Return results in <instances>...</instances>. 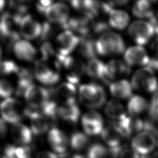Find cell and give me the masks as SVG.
I'll return each mask as SVG.
<instances>
[{
	"instance_id": "cell-32",
	"label": "cell",
	"mask_w": 158,
	"mask_h": 158,
	"mask_svg": "<svg viewBox=\"0 0 158 158\" xmlns=\"http://www.w3.org/2000/svg\"><path fill=\"white\" fill-rule=\"evenodd\" d=\"M86 158H112L110 149L100 143H95L88 147Z\"/></svg>"
},
{
	"instance_id": "cell-31",
	"label": "cell",
	"mask_w": 158,
	"mask_h": 158,
	"mask_svg": "<svg viewBox=\"0 0 158 158\" xmlns=\"http://www.w3.org/2000/svg\"><path fill=\"white\" fill-rule=\"evenodd\" d=\"M89 142L87 135L80 131H76L70 136V146L73 151L81 152L88 148Z\"/></svg>"
},
{
	"instance_id": "cell-8",
	"label": "cell",
	"mask_w": 158,
	"mask_h": 158,
	"mask_svg": "<svg viewBox=\"0 0 158 158\" xmlns=\"http://www.w3.org/2000/svg\"><path fill=\"white\" fill-rule=\"evenodd\" d=\"M64 69L67 81L75 85L86 72V65L80 59L68 56L62 62L61 69Z\"/></svg>"
},
{
	"instance_id": "cell-38",
	"label": "cell",
	"mask_w": 158,
	"mask_h": 158,
	"mask_svg": "<svg viewBox=\"0 0 158 158\" xmlns=\"http://www.w3.org/2000/svg\"><path fill=\"white\" fill-rule=\"evenodd\" d=\"M34 158H59V156L53 151H41L38 152Z\"/></svg>"
},
{
	"instance_id": "cell-16",
	"label": "cell",
	"mask_w": 158,
	"mask_h": 158,
	"mask_svg": "<svg viewBox=\"0 0 158 158\" xmlns=\"http://www.w3.org/2000/svg\"><path fill=\"white\" fill-rule=\"evenodd\" d=\"M101 137L104 142L110 149L122 146V143L126 137L116 122H112L104 127Z\"/></svg>"
},
{
	"instance_id": "cell-34",
	"label": "cell",
	"mask_w": 158,
	"mask_h": 158,
	"mask_svg": "<svg viewBox=\"0 0 158 158\" xmlns=\"http://www.w3.org/2000/svg\"><path fill=\"white\" fill-rule=\"evenodd\" d=\"M19 67L12 60H6L0 62V76L17 74Z\"/></svg>"
},
{
	"instance_id": "cell-36",
	"label": "cell",
	"mask_w": 158,
	"mask_h": 158,
	"mask_svg": "<svg viewBox=\"0 0 158 158\" xmlns=\"http://www.w3.org/2000/svg\"><path fill=\"white\" fill-rule=\"evenodd\" d=\"M55 33V28L49 22H44L42 25V31L40 35V40L41 41L47 42L51 39Z\"/></svg>"
},
{
	"instance_id": "cell-24",
	"label": "cell",
	"mask_w": 158,
	"mask_h": 158,
	"mask_svg": "<svg viewBox=\"0 0 158 158\" xmlns=\"http://www.w3.org/2000/svg\"><path fill=\"white\" fill-rule=\"evenodd\" d=\"M108 15L109 26L115 30H122L129 24L130 16L123 10L114 9Z\"/></svg>"
},
{
	"instance_id": "cell-22",
	"label": "cell",
	"mask_w": 158,
	"mask_h": 158,
	"mask_svg": "<svg viewBox=\"0 0 158 158\" xmlns=\"http://www.w3.org/2000/svg\"><path fill=\"white\" fill-rule=\"evenodd\" d=\"M105 113L114 122H120L128 114L122 103L116 99H111L106 104Z\"/></svg>"
},
{
	"instance_id": "cell-11",
	"label": "cell",
	"mask_w": 158,
	"mask_h": 158,
	"mask_svg": "<svg viewBox=\"0 0 158 158\" xmlns=\"http://www.w3.org/2000/svg\"><path fill=\"white\" fill-rule=\"evenodd\" d=\"M81 124L85 133L89 136L101 134L104 128L102 117L99 113L94 110L87 112L83 115Z\"/></svg>"
},
{
	"instance_id": "cell-5",
	"label": "cell",
	"mask_w": 158,
	"mask_h": 158,
	"mask_svg": "<svg viewBox=\"0 0 158 158\" xmlns=\"http://www.w3.org/2000/svg\"><path fill=\"white\" fill-rule=\"evenodd\" d=\"M28 107L35 109H41L50 101L54 100V91L47 89L43 87L32 85L24 94Z\"/></svg>"
},
{
	"instance_id": "cell-30",
	"label": "cell",
	"mask_w": 158,
	"mask_h": 158,
	"mask_svg": "<svg viewBox=\"0 0 158 158\" xmlns=\"http://www.w3.org/2000/svg\"><path fill=\"white\" fill-rule=\"evenodd\" d=\"M106 64L101 60L94 58L89 60L86 65V72L91 78L104 81Z\"/></svg>"
},
{
	"instance_id": "cell-33",
	"label": "cell",
	"mask_w": 158,
	"mask_h": 158,
	"mask_svg": "<svg viewBox=\"0 0 158 158\" xmlns=\"http://www.w3.org/2000/svg\"><path fill=\"white\" fill-rule=\"evenodd\" d=\"M112 158H141L132 148L122 146L117 148L110 149Z\"/></svg>"
},
{
	"instance_id": "cell-18",
	"label": "cell",
	"mask_w": 158,
	"mask_h": 158,
	"mask_svg": "<svg viewBox=\"0 0 158 158\" xmlns=\"http://www.w3.org/2000/svg\"><path fill=\"white\" fill-rule=\"evenodd\" d=\"M54 94L55 99L62 105L76 103V87L68 81L59 85L54 91Z\"/></svg>"
},
{
	"instance_id": "cell-6",
	"label": "cell",
	"mask_w": 158,
	"mask_h": 158,
	"mask_svg": "<svg viewBox=\"0 0 158 158\" xmlns=\"http://www.w3.org/2000/svg\"><path fill=\"white\" fill-rule=\"evenodd\" d=\"M0 113L5 122L14 125L25 116V108L19 100L9 98L1 103Z\"/></svg>"
},
{
	"instance_id": "cell-44",
	"label": "cell",
	"mask_w": 158,
	"mask_h": 158,
	"mask_svg": "<svg viewBox=\"0 0 158 158\" xmlns=\"http://www.w3.org/2000/svg\"><path fill=\"white\" fill-rule=\"evenodd\" d=\"M1 57H2V48L0 45V62H1Z\"/></svg>"
},
{
	"instance_id": "cell-7",
	"label": "cell",
	"mask_w": 158,
	"mask_h": 158,
	"mask_svg": "<svg viewBox=\"0 0 158 158\" xmlns=\"http://www.w3.org/2000/svg\"><path fill=\"white\" fill-rule=\"evenodd\" d=\"M80 41V37L69 30H65L58 35L56 38V47L57 52L61 62L78 47Z\"/></svg>"
},
{
	"instance_id": "cell-10",
	"label": "cell",
	"mask_w": 158,
	"mask_h": 158,
	"mask_svg": "<svg viewBox=\"0 0 158 158\" xmlns=\"http://www.w3.org/2000/svg\"><path fill=\"white\" fill-rule=\"evenodd\" d=\"M131 72L130 67L125 61L114 59L106 64L105 83L110 84L113 80H118L127 76Z\"/></svg>"
},
{
	"instance_id": "cell-2",
	"label": "cell",
	"mask_w": 158,
	"mask_h": 158,
	"mask_svg": "<svg viewBox=\"0 0 158 158\" xmlns=\"http://www.w3.org/2000/svg\"><path fill=\"white\" fill-rule=\"evenodd\" d=\"M78 94L81 102L88 108L99 109L106 103V91L103 87L98 84L81 85L79 88Z\"/></svg>"
},
{
	"instance_id": "cell-21",
	"label": "cell",
	"mask_w": 158,
	"mask_h": 158,
	"mask_svg": "<svg viewBox=\"0 0 158 158\" xmlns=\"http://www.w3.org/2000/svg\"><path fill=\"white\" fill-rule=\"evenodd\" d=\"M12 49L15 56L25 61L32 60L36 54L35 48L27 40H19L14 44Z\"/></svg>"
},
{
	"instance_id": "cell-26",
	"label": "cell",
	"mask_w": 158,
	"mask_h": 158,
	"mask_svg": "<svg viewBox=\"0 0 158 158\" xmlns=\"http://www.w3.org/2000/svg\"><path fill=\"white\" fill-rule=\"evenodd\" d=\"M79 54L85 59H92L95 58L97 53L96 48V41L90 35L82 36L78 46Z\"/></svg>"
},
{
	"instance_id": "cell-41",
	"label": "cell",
	"mask_w": 158,
	"mask_h": 158,
	"mask_svg": "<svg viewBox=\"0 0 158 158\" xmlns=\"http://www.w3.org/2000/svg\"><path fill=\"white\" fill-rule=\"evenodd\" d=\"M151 104L158 110V91L157 92V93L154 96Z\"/></svg>"
},
{
	"instance_id": "cell-3",
	"label": "cell",
	"mask_w": 158,
	"mask_h": 158,
	"mask_svg": "<svg viewBox=\"0 0 158 158\" xmlns=\"http://www.w3.org/2000/svg\"><path fill=\"white\" fill-rule=\"evenodd\" d=\"M131 84L133 89L149 93H155L158 89V81L154 70L149 67H143L133 75Z\"/></svg>"
},
{
	"instance_id": "cell-20",
	"label": "cell",
	"mask_w": 158,
	"mask_h": 158,
	"mask_svg": "<svg viewBox=\"0 0 158 158\" xmlns=\"http://www.w3.org/2000/svg\"><path fill=\"white\" fill-rule=\"evenodd\" d=\"M10 135L13 141L18 145H29L33 138L31 130L21 123L12 125L10 129Z\"/></svg>"
},
{
	"instance_id": "cell-35",
	"label": "cell",
	"mask_w": 158,
	"mask_h": 158,
	"mask_svg": "<svg viewBox=\"0 0 158 158\" xmlns=\"http://www.w3.org/2000/svg\"><path fill=\"white\" fill-rule=\"evenodd\" d=\"M14 88L12 85L7 80H0V97L4 99L9 98L13 94Z\"/></svg>"
},
{
	"instance_id": "cell-13",
	"label": "cell",
	"mask_w": 158,
	"mask_h": 158,
	"mask_svg": "<svg viewBox=\"0 0 158 158\" xmlns=\"http://www.w3.org/2000/svg\"><path fill=\"white\" fill-rule=\"evenodd\" d=\"M123 58L124 61L130 67H146L148 66L151 60L146 49L139 45L131 46L126 49Z\"/></svg>"
},
{
	"instance_id": "cell-47",
	"label": "cell",
	"mask_w": 158,
	"mask_h": 158,
	"mask_svg": "<svg viewBox=\"0 0 158 158\" xmlns=\"http://www.w3.org/2000/svg\"><path fill=\"white\" fill-rule=\"evenodd\" d=\"M0 32H1V25H0Z\"/></svg>"
},
{
	"instance_id": "cell-46",
	"label": "cell",
	"mask_w": 158,
	"mask_h": 158,
	"mask_svg": "<svg viewBox=\"0 0 158 158\" xmlns=\"http://www.w3.org/2000/svg\"><path fill=\"white\" fill-rule=\"evenodd\" d=\"M141 158H148V157H145V156H142Z\"/></svg>"
},
{
	"instance_id": "cell-27",
	"label": "cell",
	"mask_w": 158,
	"mask_h": 158,
	"mask_svg": "<svg viewBox=\"0 0 158 158\" xmlns=\"http://www.w3.org/2000/svg\"><path fill=\"white\" fill-rule=\"evenodd\" d=\"M152 1H138L132 6V12L133 15L140 19H152L154 17V9Z\"/></svg>"
},
{
	"instance_id": "cell-9",
	"label": "cell",
	"mask_w": 158,
	"mask_h": 158,
	"mask_svg": "<svg viewBox=\"0 0 158 158\" xmlns=\"http://www.w3.org/2000/svg\"><path fill=\"white\" fill-rule=\"evenodd\" d=\"M156 144V135L148 130H143L134 136L131 146L137 154L145 156L154 149Z\"/></svg>"
},
{
	"instance_id": "cell-45",
	"label": "cell",
	"mask_w": 158,
	"mask_h": 158,
	"mask_svg": "<svg viewBox=\"0 0 158 158\" xmlns=\"http://www.w3.org/2000/svg\"><path fill=\"white\" fill-rule=\"evenodd\" d=\"M0 158H7L4 154H1L0 153Z\"/></svg>"
},
{
	"instance_id": "cell-1",
	"label": "cell",
	"mask_w": 158,
	"mask_h": 158,
	"mask_svg": "<svg viewBox=\"0 0 158 158\" xmlns=\"http://www.w3.org/2000/svg\"><path fill=\"white\" fill-rule=\"evenodd\" d=\"M97 53L105 56L120 55L125 52V43L122 36L113 31L102 33L96 41Z\"/></svg>"
},
{
	"instance_id": "cell-37",
	"label": "cell",
	"mask_w": 158,
	"mask_h": 158,
	"mask_svg": "<svg viewBox=\"0 0 158 158\" xmlns=\"http://www.w3.org/2000/svg\"><path fill=\"white\" fill-rule=\"evenodd\" d=\"M52 1H40L36 4L37 10L42 14H44L46 9L52 4Z\"/></svg>"
},
{
	"instance_id": "cell-25",
	"label": "cell",
	"mask_w": 158,
	"mask_h": 158,
	"mask_svg": "<svg viewBox=\"0 0 158 158\" xmlns=\"http://www.w3.org/2000/svg\"><path fill=\"white\" fill-rule=\"evenodd\" d=\"M58 115L62 120L70 123H77L80 110L76 103L63 104L58 107Z\"/></svg>"
},
{
	"instance_id": "cell-29",
	"label": "cell",
	"mask_w": 158,
	"mask_h": 158,
	"mask_svg": "<svg viewBox=\"0 0 158 158\" xmlns=\"http://www.w3.org/2000/svg\"><path fill=\"white\" fill-rule=\"evenodd\" d=\"M32 153L30 145L9 144L5 147L3 154L7 158H31Z\"/></svg>"
},
{
	"instance_id": "cell-15",
	"label": "cell",
	"mask_w": 158,
	"mask_h": 158,
	"mask_svg": "<svg viewBox=\"0 0 158 158\" xmlns=\"http://www.w3.org/2000/svg\"><path fill=\"white\" fill-rule=\"evenodd\" d=\"M69 12L67 5L56 2L48 7L44 14L50 23L60 25L62 28L69 20Z\"/></svg>"
},
{
	"instance_id": "cell-17",
	"label": "cell",
	"mask_w": 158,
	"mask_h": 158,
	"mask_svg": "<svg viewBox=\"0 0 158 158\" xmlns=\"http://www.w3.org/2000/svg\"><path fill=\"white\" fill-rule=\"evenodd\" d=\"M42 25L30 15H25L20 21L19 33L27 40H34L40 36Z\"/></svg>"
},
{
	"instance_id": "cell-28",
	"label": "cell",
	"mask_w": 158,
	"mask_h": 158,
	"mask_svg": "<svg viewBox=\"0 0 158 158\" xmlns=\"http://www.w3.org/2000/svg\"><path fill=\"white\" fill-rule=\"evenodd\" d=\"M17 75V85L15 93L17 96H24L26 90L32 85L33 75L30 70L25 68H19Z\"/></svg>"
},
{
	"instance_id": "cell-19",
	"label": "cell",
	"mask_w": 158,
	"mask_h": 158,
	"mask_svg": "<svg viewBox=\"0 0 158 158\" xmlns=\"http://www.w3.org/2000/svg\"><path fill=\"white\" fill-rule=\"evenodd\" d=\"M133 89L131 82L125 79L112 81L109 85L110 93L116 99H130L133 96Z\"/></svg>"
},
{
	"instance_id": "cell-43",
	"label": "cell",
	"mask_w": 158,
	"mask_h": 158,
	"mask_svg": "<svg viewBox=\"0 0 158 158\" xmlns=\"http://www.w3.org/2000/svg\"><path fill=\"white\" fill-rule=\"evenodd\" d=\"M59 158H72V157L69 156V155H68L67 154H64V155L59 156Z\"/></svg>"
},
{
	"instance_id": "cell-23",
	"label": "cell",
	"mask_w": 158,
	"mask_h": 158,
	"mask_svg": "<svg viewBox=\"0 0 158 158\" xmlns=\"http://www.w3.org/2000/svg\"><path fill=\"white\" fill-rule=\"evenodd\" d=\"M150 104L143 97L139 95L133 96L127 104V112L129 115L139 117L146 111H149Z\"/></svg>"
},
{
	"instance_id": "cell-39",
	"label": "cell",
	"mask_w": 158,
	"mask_h": 158,
	"mask_svg": "<svg viewBox=\"0 0 158 158\" xmlns=\"http://www.w3.org/2000/svg\"><path fill=\"white\" fill-rule=\"evenodd\" d=\"M7 132V127L6 122L0 118V140L4 139Z\"/></svg>"
},
{
	"instance_id": "cell-12",
	"label": "cell",
	"mask_w": 158,
	"mask_h": 158,
	"mask_svg": "<svg viewBox=\"0 0 158 158\" xmlns=\"http://www.w3.org/2000/svg\"><path fill=\"white\" fill-rule=\"evenodd\" d=\"M48 141L52 151L59 156L67 154L70 139L62 130L53 128L48 131Z\"/></svg>"
},
{
	"instance_id": "cell-4",
	"label": "cell",
	"mask_w": 158,
	"mask_h": 158,
	"mask_svg": "<svg viewBox=\"0 0 158 158\" xmlns=\"http://www.w3.org/2000/svg\"><path fill=\"white\" fill-rule=\"evenodd\" d=\"M128 33L137 45L143 46L148 43L156 35V29L149 21L141 19L134 21L130 25Z\"/></svg>"
},
{
	"instance_id": "cell-48",
	"label": "cell",
	"mask_w": 158,
	"mask_h": 158,
	"mask_svg": "<svg viewBox=\"0 0 158 158\" xmlns=\"http://www.w3.org/2000/svg\"><path fill=\"white\" fill-rule=\"evenodd\" d=\"M157 145H158V141H157Z\"/></svg>"
},
{
	"instance_id": "cell-14",
	"label": "cell",
	"mask_w": 158,
	"mask_h": 158,
	"mask_svg": "<svg viewBox=\"0 0 158 158\" xmlns=\"http://www.w3.org/2000/svg\"><path fill=\"white\" fill-rule=\"evenodd\" d=\"M34 69L36 78L43 85H52L57 83L59 80V73L43 60H40L36 62Z\"/></svg>"
},
{
	"instance_id": "cell-42",
	"label": "cell",
	"mask_w": 158,
	"mask_h": 158,
	"mask_svg": "<svg viewBox=\"0 0 158 158\" xmlns=\"http://www.w3.org/2000/svg\"><path fill=\"white\" fill-rule=\"evenodd\" d=\"M5 4H6V2L4 1L0 0V12L4 9L5 7Z\"/></svg>"
},
{
	"instance_id": "cell-40",
	"label": "cell",
	"mask_w": 158,
	"mask_h": 158,
	"mask_svg": "<svg viewBox=\"0 0 158 158\" xmlns=\"http://www.w3.org/2000/svg\"><path fill=\"white\" fill-rule=\"evenodd\" d=\"M151 48L154 52L156 53V54L158 56V37L155 39L154 41H153L151 44Z\"/></svg>"
}]
</instances>
